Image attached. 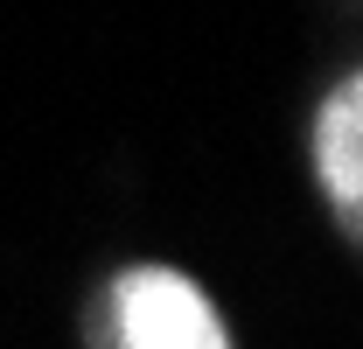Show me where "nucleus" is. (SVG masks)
I'll list each match as a JSON object with an SVG mask.
<instances>
[{"mask_svg":"<svg viewBox=\"0 0 363 349\" xmlns=\"http://www.w3.org/2000/svg\"><path fill=\"white\" fill-rule=\"evenodd\" d=\"M91 349H238L217 294L168 259H126L105 272L84 314Z\"/></svg>","mask_w":363,"mask_h":349,"instance_id":"obj_1","label":"nucleus"},{"mask_svg":"<svg viewBox=\"0 0 363 349\" xmlns=\"http://www.w3.org/2000/svg\"><path fill=\"white\" fill-rule=\"evenodd\" d=\"M308 168H315V189L328 203V217L342 223V238L363 245V70H342L315 98Z\"/></svg>","mask_w":363,"mask_h":349,"instance_id":"obj_2","label":"nucleus"}]
</instances>
